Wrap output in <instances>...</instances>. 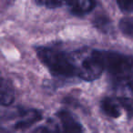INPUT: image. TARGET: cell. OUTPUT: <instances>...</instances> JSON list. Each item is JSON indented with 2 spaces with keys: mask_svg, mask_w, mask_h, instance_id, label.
<instances>
[{
  "mask_svg": "<svg viewBox=\"0 0 133 133\" xmlns=\"http://www.w3.org/2000/svg\"><path fill=\"white\" fill-rule=\"evenodd\" d=\"M104 70L115 82L126 80L133 77V57L119 52L99 50Z\"/></svg>",
  "mask_w": 133,
  "mask_h": 133,
  "instance_id": "3957f363",
  "label": "cell"
},
{
  "mask_svg": "<svg viewBox=\"0 0 133 133\" xmlns=\"http://www.w3.org/2000/svg\"><path fill=\"white\" fill-rule=\"evenodd\" d=\"M119 28L122 33L133 38V17L122 18L119 22Z\"/></svg>",
  "mask_w": 133,
  "mask_h": 133,
  "instance_id": "7c38bea8",
  "label": "cell"
},
{
  "mask_svg": "<svg viewBox=\"0 0 133 133\" xmlns=\"http://www.w3.org/2000/svg\"><path fill=\"white\" fill-rule=\"evenodd\" d=\"M115 88L120 94L118 98L133 103V77L126 80L115 82Z\"/></svg>",
  "mask_w": 133,
  "mask_h": 133,
  "instance_id": "ba28073f",
  "label": "cell"
},
{
  "mask_svg": "<svg viewBox=\"0 0 133 133\" xmlns=\"http://www.w3.org/2000/svg\"><path fill=\"white\" fill-rule=\"evenodd\" d=\"M118 8L124 12L133 11V1H118Z\"/></svg>",
  "mask_w": 133,
  "mask_h": 133,
  "instance_id": "5bb4252c",
  "label": "cell"
},
{
  "mask_svg": "<svg viewBox=\"0 0 133 133\" xmlns=\"http://www.w3.org/2000/svg\"><path fill=\"white\" fill-rule=\"evenodd\" d=\"M102 112L109 118H118L122 113V109H126L129 116L133 113V106L130 102L119 98H104L100 102Z\"/></svg>",
  "mask_w": 133,
  "mask_h": 133,
  "instance_id": "277c9868",
  "label": "cell"
},
{
  "mask_svg": "<svg viewBox=\"0 0 133 133\" xmlns=\"http://www.w3.org/2000/svg\"><path fill=\"white\" fill-rule=\"evenodd\" d=\"M63 133H84V129L77 118L66 109H60L57 113Z\"/></svg>",
  "mask_w": 133,
  "mask_h": 133,
  "instance_id": "8992f818",
  "label": "cell"
},
{
  "mask_svg": "<svg viewBox=\"0 0 133 133\" xmlns=\"http://www.w3.org/2000/svg\"><path fill=\"white\" fill-rule=\"evenodd\" d=\"M31 133H59V129L53 120H48L46 124L36 128Z\"/></svg>",
  "mask_w": 133,
  "mask_h": 133,
  "instance_id": "8fae6325",
  "label": "cell"
},
{
  "mask_svg": "<svg viewBox=\"0 0 133 133\" xmlns=\"http://www.w3.org/2000/svg\"><path fill=\"white\" fill-rule=\"evenodd\" d=\"M70 57L76 76L86 81L97 79L104 71L99 50L80 48L70 53Z\"/></svg>",
  "mask_w": 133,
  "mask_h": 133,
  "instance_id": "6da1fadb",
  "label": "cell"
},
{
  "mask_svg": "<svg viewBox=\"0 0 133 133\" xmlns=\"http://www.w3.org/2000/svg\"><path fill=\"white\" fill-rule=\"evenodd\" d=\"M36 52L39 60L52 75L59 78L76 76L70 54L54 46H38L36 48Z\"/></svg>",
  "mask_w": 133,
  "mask_h": 133,
  "instance_id": "7a4b0ae2",
  "label": "cell"
},
{
  "mask_svg": "<svg viewBox=\"0 0 133 133\" xmlns=\"http://www.w3.org/2000/svg\"><path fill=\"white\" fill-rule=\"evenodd\" d=\"M93 24L96 26V28H98L103 33H109L112 29V23L110 19L106 15H102V14H99L95 17L93 20Z\"/></svg>",
  "mask_w": 133,
  "mask_h": 133,
  "instance_id": "30bf717a",
  "label": "cell"
},
{
  "mask_svg": "<svg viewBox=\"0 0 133 133\" xmlns=\"http://www.w3.org/2000/svg\"><path fill=\"white\" fill-rule=\"evenodd\" d=\"M12 118H17L14 128L17 129H26L42 118V114L37 109H17L12 114Z\"/></svg>",
  "mask_w": 133,
  "mask_h": 133,
  "instance_id": "5b68a950",
  "label": "cell"
},
{
  "mask_svg": "<svg viewBox=\"0 0 133 133\" xmlns=\"http://www.w3.org/2000/svg\"><path fill=\"white\" fill-rule=\"evenodd\" d=\"M65 4L68 6L72 15L84 16L94 9L97 3L90 0H82V1H69L66 2Z\"/></svg>",
  "mask_w": 133,
  "mask_h": 133,
  "instance_id": "52a82bcc",
  "label": "cell"
},
{
  "mask_svg": "<svg viewBox=\"0 0 133 133\" xmlns=\"http://www.w3.org/2000/svg\"><path fill=\"white\" fill-rule=\"evenodd\" d=\"M15 93L8 81L4 78L1 80V104L2 106H8L13 102Z\"/></svg>",
  "mask_w": 133,
  "mask_h": 133,
  "instance_id": "9c48e42d",
  "label": "cell"
},
{
  "mask_svg": "<svg viewBox=\"0 0 133 133\" xmlns=\"http://www.w3.org/2000/svg\"><path fill=\"white\" fill-rule=\"evenodd\" d=\"M37 5L40 6H44L46 8H57L61 6L63 4H65L64 2H60V1H37L36 2Z\"/></svg>",
  "mask_w": 133,
  "mask_h": 133,
  "instance_id": "4fadbf2b",
  "label": "cell"
}]
</instances>
